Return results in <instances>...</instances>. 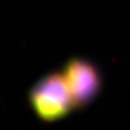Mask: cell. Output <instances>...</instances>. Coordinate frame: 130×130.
I'll use <instances>...</instances> for the list:
<instances>
[{
	"mask_svg": "<svg viewBox=\"0 0 130 130\" xmlns=\"http://www.w3.org/2000/svg\"><path fill=\"white\" fill-rule=\"evenodd\" d=\"M28 101L38 117L47 122L62 119L74 108L62 73H51L40 79L30 90Z\"/></svg>",
	"mask_w": 130,
	"mask_h": 130,
	"instance_id": "cell-1",
	"label": "cell"
},
{
	"mask_svg": "<svg viewBox=\"0 0 130 130\" xmlns=\"http://www.w3.org/2000/svg\"><path fill=\"white\" fill-rule=\"evenodd\" d=\"M74 108L88 106L101 90V74L90 61L74 58L67 62L63 72Z\"/></svg>",
	"mask_w": 130,
	"mask_h": 130,
	"instance_id": "cell-2",
	"label": "cell"
}]
</instances>
